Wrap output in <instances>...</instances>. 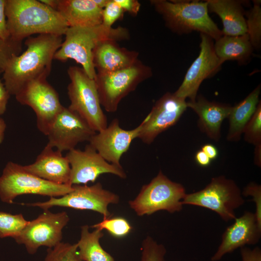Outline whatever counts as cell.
<instances>
[{"mask_svg": "<svg viewBox=\"0 0 261 261\" xmlns=\"http://www.w3.org/2000/svg\"><path fill=\"white\" fill-rule=\"evenodd\" d=\"M72 186L54 183L42 179L26 171L23 166L12 161L5 165L0 176V199L8 204L17 196L37 194L59 197L72 191Z\"/></svg>", "mask_w": 261, "mask_h": 261, "instance_id": "cell-7", "label": "cell"}, {"mask_svg": "<svg viewBox=\"0 0 261 261\" xmlns=\"http://www.w3.org/2000/svg\"><path fill=\"white\" fill-rule=\"evenodd\" d=\"M187 108L186 100L174 93H166L141 123L138 138L145 144H151L159 134L174 126Z\"/></svg>", "mask_w": 261, "mask_h": 261, "instance_id": "cell-15", "label": "cell"}, {"mask_svg": "<svg viewBox=\"0 0 261 261\" xmlns=\"http://www.w3.org/2000/svg\"><path fill=\"white\" fill-rule=\"evenodd\" d=\"M141 123L134 129H122L117 118H114L103 130L96 132L89 141L90 145L108 162L121 166L122 156L130 148L132 142L138 138Z\"/></svg>", "mask_w": 261, "mask_h": 261, "instance_id": "cell-17", "label": "cell"}, {"mask_svg": "<svg viewBox=\"0 0 261 261\" xmlns=\"http://www.w3.org/2000/svg\"><path fill=\"white\" fill-rule=\"evenodd\" d=\"M70 82L67 87L70 101L68 108L80 116L95 131L107 126V120L101 105L95 80L77 66L67 71Z\"/></svg>", "mask_w": 261, "mask_h": 261, "instance_id": "cell-5", "label": "cell"}, {"mask_svg": "<svg viewBox=\"0 0 261 261\" xmlns=\"http://www.w3.org/2000/svg\"><path fill=\"white\" fill-rule=\"evenodd\" d=\"M62 36L39 34L27 38L26 50L13 56L3 72L5 87L15 96L27 83L39 78H47L54 55L62 43Z\"/></svg>", "mask_w": 261, "mask_h": 261, "instance_id": "cell-1", "label": "cell"}, {"mask_svg": "<svg viewBox=\"0 0 261 261\" xmlns=\"http://www.w3.org/2000/svg\"><path fill=\"white\" fill-rule=\"evenodd\" d=\"M72 191L59 197H50L45 202L26 203V205L38 207L44 210L54 206H60L79 210H89L100 213L105 219L110 217L108 206L116 204L119 196L104 189L101 183L88 186L87 185H73Z\"/></svg>", "mask_w": 261, "mask_h": 261, "instance_id": "cell-10", "label": "cell"}, {"mask_svg": "<svg viewBox=\"0 0 261 261\" xmlns=\"http://www.w3.org/2000/svg\"><path fill=\"white\" fill-rule=\"evenodd\" d=\"M5 14L10 38L16 42L36 34L62 36L69 27L57 11L40 0H6Z\"/></svg>", "mask_w": 261, "mask_h": 261, "instance_id": "cell-2", "label": "cell"}, {"mask_svg": "<svg viewBox=\"0 0 261 261\" xmlns=\"http://www.w3.org/2000/svg\"><path fill=\"white\" fill-rule=\"evenodd\" d=\"M6 128V125L5 121L0 117V144L3 140Z\"/></svg>", "mask_w": 261, "mask_h": 261, "instance_id": "cell-42", "label": "cell"}, {"mask_svg": "<svg viewBox=\"0 0 261 261\" xmlns=\"http://www.w3.org/2000/svg\"><path fill=\"white\" fill-rule=\"evenodd\" d=\"M188 107L198 115V126L201 131L216 142L221 137V126L228 118L232 107L229 104L210 102L200 95L194 101L187 102Z\"/></svg>", "mask_w": 261, "mask_h": 261, "instance_id": "cell-21", "label": "cell"}, {"mask_svg": "<svg viewBox=\"0 0 261 261\" xmlns=\"http://www.w3.org/2000/svg\"><path fill=\"white\" fill-rule=\"evenodd\" d=\"M183 186L173 182L160 170L147 184L141 188L129 204L138 216L150 215L160 210L170 213L180 211L186 194Z\"/></svg>", "mask_w": 261, "mask_h": 261, "instance_id": "cell-6", "label": "cell"}, {"mask_svg": "<svg viewBox=\"0 0 261 261\" xmlns=\"http://www.w3.org/2000/svg\"><path fill=\"white\" fill-rule=\"evenodd\" d=\"M93 1L99 8L103 9L108 2L109 0H93Z\"/></svg>", "mask_w": 261, "mask_h": 261, "instance_id": "cell-44", "label": "cell"}, {"mask_svg": "<svg viewBox=\"0 0 261 261\" xmlns=\"http://www.w3.org/2000/svg\"><path fill=\"white\" fill-rule=\"evenodd\" d=\"M252 8L246 14L247 34L253 47L259 48L261 42V0H253Z\"/></svg>", "mask_w": 261, "mask_h": 261, "instance_id": "cell-27", "label": "cell"}, {"mask_svg": "<svg viewBox=\"0 0 261 261\" xmlns=\"http://www.w3.org/2000/svg\"><path fill=\"white\" fill-rule=\"evenodd\" d=\"M240 253L242 261H261V250L258 246L253 249L242 247Z\"/></svg>", "mask_w": 261, "mask_h": 261, "instance_id": "cell-38", "label": "cell"}, {"mask_svg": "<svg viewBox=\"0 0 261 261\" xmlns=\"http://www.w3.org/2000/svg\"><path fill=\"white\" fill-rule=\"evenodd\" d=\"M96 132L77 113L63 106L48 130L47 144L61 152L69 151L80 143L89 142Z\"/></svg>", "mask_w": 261, "mask_h": 261, "instance_id": "cell-13", "label": "cell"}, {"mask_svg": "<svg viewBox=\"0 0 261 261\" xmlns=\"http://www.w3.org/2000/svg\"><path fill=\"white\" fill-rule=\"evenodd\" d=\"M44 261H83L78 253L77 243L60 242L47 249Z\"/></svg>", "mask_w": 261, "mask_h": 261, "instance_id": "cell-29", "label": "cell"}, {"mask_svg": "<svg viewBox=\"0 0 261 261\" xmlns=\"http://www.w3.org/2000/svg\"><path fill=\"white\" fill-rule=\"evenodd\" d=\"M244 203L239 187L233 180L224 176L212 178L204 188L186 194L182 201L183 205H196L210 209L225 221L234 220L236 218L235 210Z\"/></svg>", "mask_w": 261, "mask_h": 261, "instance_id": "cell-8", "label": "cell"}, {"mask_svg": "<svg viewBox=\"0 0 261 261\" xmlns=\"http://www.w3.org/2000/svg\"><path fill=\"white\" fill-rule=\"evenodd\" d=\"M10 94L0 78V116L6 110L7 104Z\"/></svg>", "mask_w": 261, "mask_h": 261, "instance_id": "cell-39", "label": "cell"}, {"mask_svg": "<svg viewBox=\"0 0 261 261\" xmlns=\"http://www.w3.org/2000/svg\"><path fill=\"white\" fill-rule=\"evenodd\" d=\"M139 53L121 47L117 42L106 40L93 51V63L96 73H108L132 66L138 60Z\"/></svg>", "mask_w": 261, "mask_h": 261, "instance_id": "cell-20", "label": "cell"}, {"mask_svg": "<svg viewBox=\"0 0 261 261\" xmlns=\"http://www.w3.org/2000/svg\"><path fill=\"white\" fill-rule=\"evenodd\" d=\"M152 75L151 68L138 60L132 66L108 73H97L94 79L102 106L116 111L121 100Z\"/></svg>", "mask_w": 261, "mask_h": 261, "instance_id": "cell-9", "label": "cell"}, {"mask_svg": "<svg viewBox=\"0 0 261 261\" xmlns=\"http://www.w3.org/2000/svg\"><path fill=\"white\" fill-rule=\"evenodd\" d=\"M234 220L223 232L221 243L211 258L212 261H218L226 254L238 248L259 242L261 236V225L254 213L245 211Z\"/></svg>", "mask_w": 261, "mask_h": 261, "instance_id": "cell-18", "label": "cell"}, {"mask_svg": "<svg viewBox=\"0 0 261 261\" xmlns=\"http://www.w3.org/2000/svg\"><path fill=\"white\" fill-rule=\"evenodd\" d=\"M103 236L102 231L99 229L90 232L88 225L81 227V236L77 245L79 256L83 261H115L100 244V240Z\"/></svg>", "mask_w": 261, "mask_h": 261, "instance_id": "cell-26", "label": "cell"}, {"mask_svg": "<svg viewBox=\"0 0 261 261\" xmlns=\"http://www.w3.org/2000/svg\"><path fill=\"white\" fill-rule=\"evenodd\" d=\"M15 96L20 103L30 107L34 111L37 128L46 135L63 106L57 91L46 78H39L27 83Z\"/></svg>", "mask_w": 261, "mask_h": 261, "instance_id": "cell-12", "label": "cell"}, {"mask_svg": "<svg viewBox=\"0 0 261 261\" xmlns=\"http://www.w3.org/2000/svg\"><path fill=\"white\" fill-rule=\"evenodd\" d=\"M150 2L162 16L166 26L174 33L196 31L216 41L223 35L209 15L206 1L151 0Z\"/></svg>", "mask_w": 261, "mask_h": 261, "instance_id": "cell-4", "label": "cell"}, {"mask_svg": "<svg viewBox=\"0 0 261 261\" xmlns=\"http://www.w3.org/2000/svg\"><path fill=\"white\" fill-rule=\"evenodd\" d=\"M245 140L255 146V149H261V102L246 126L243 132Z\"/></svg>", "mask_w": 261, "mask_h": 261, "instance_id": "cell-31", "label": "cell"}, {"mask_svg": "<svg viewBox=\"0 0 261 261\" xmlns=\"http://www.w3.org/2000/svg\"><path fill=\"white\" fill-rule=\"evenodd\" d=\"M56 10L69 27H91L102 23V9L93 0H58Z\"/></svg>", "mask_w": 261, "mask_h": 261, "instance_id": "cell-22", "label": "cell"}, {"mask_svg": "<svg viewBox=\"0 0 261 261\" xmlns=\"http://www.w3.org/2000/svg\"><path fill=\"white\" fill-rule=\"evenodd\" d=\"M261 86L259 85L246 98L232 107L227 118L229 128L227 139L231 142L238 141L244 130L255 113L260 102Z\"/></svg>", "mask_w": 261, "mask_h": 261, "instance_id": "cell-24", "label": "cell"}, {"mask_svg": "<svg viewBox=\"0 0 261 261\" xmlns=\"http://www.w3.org/2000/svg\"><path fill=\"white\" fill-rule=\"evenodd\" d=\"M46 6L56 10L58 4V0H40Z\"/></svg>", "mask_w": 261, "mask_h": 261, "instance_id": "cell-43", "label": "cell"}, {"mask_svg": "<svg viewBox=\"0 0 261 261\" xmlns=\"http://www.w3.org/2000/svg\"><path fill=\"white\" fill-rule=\"evenodd\" d=\"M65 157L71 167V185L94 182L103 174H113L121 178L127 176L122 166L108 162L89 144L83 150L74 148L68 151Z\"/></svg>", "mask_w": 261, "mask_h": 261, "instance_id": "cell-14", "label": "cell"}, {"mask_svg": "<svg viewBox=\"0 0 261 261\" xmlns=\"http://www.w3.org/2000/svg\"><path fill=\"white\" fill-rule=\"evenodd\" d=\"M195 160L198 165L203 167L208 166L212 161V160L201 149L196 153Z\"/></svg>", "mask_w": 261, "mask_h": 261, "instance_id": "cell-40", "label": "cell"}, {"mask_svg": "<svg viewBox=\"0 0 261 261\" xmlns=\"http://www.w3.org/2000/svg\"><path fill=\"white\" fill-rule=\"evenodd\" d=\"M141 261H165L166 250L151 237L147 236L143 241Z\"/></svg>", "mask_w": 261, "mask_h": 261, "instance_id": "cell-32", "label": "cell"}, {"mask_svg": "<svg viewBox=\"0 0 261 261\" xmlns=\"http://www.w3.org/2000/svg\"><path fill=\"white\" fill-rule=\"evenodd\" d=\"M208 11L215 13L220 18L222 35L239 36L247 33L246 18L239 0H207Z\"/></svg>", "mask_w": 261, "mask_h": 261, "instance_id": "cell-23", "label": "cell"}, {"mask_svg": "<svg viewBox=\"0 0 261 261\" xmlns=\"http://www.w3.org/2000/svg\"><path fill=\"white\" fill-rule=\"evenodd\" d=\"M214 46L215 53L222 63L227 60L246 61L251 56L253 48L247 33L222 36L216 41Z\"/></svg>", "mask_w": 261, "mask_h": 261, "instance_id": "cell-25", "label": "cell"}, {"mask_svg": "<svg viewBox=\"0 0 261 261\" xmlns=\"http://www.w3.org/2000/svg\"><path fill=\"white\" fill-rule=\"evenodd\" d=\"M125 12L115 0H109L102 12V24L108 28L122 18Z\"/></svg>", "mask_w": 261, "mask_h": 261, "instance_id": "cell-34", "label": "cell"}, {"mask_svg": "<svg viewBox=\"0 0 261 261\" xmlns=\"http://www.w3.org/2000/svg\"><path fill=\"white\" fill-rule=\"evenodd\" d=\"M46 145L32 164L23 166L30 173L49 182L71 185V167L67 158L59 150ZM72 186V185H71Z\"/></svg>", "mask_w": 261, "mask_h": 261, "instance_id": "cell-19", "label": "cell"}, {"mask_svg": "<svg viewBox=\"0 0 261 261\" xmlns=\"http://www.w3.org/2000/svg\"><path fill=\"white\" fill-rule=\"evenodd\" d=\"M95 229L106 230L112 236L122 238L127 235L132 230V227L129 222L121 217L107 218L91 226Z\"/></svg>", "mask_w": 261, "mask_h": 261, "instance_id": "cell-30", "label": "cell"}, {"mask_svg": "<svg viewBox=\"0 0 261 261\" xmlns=\"http://www.w3.org/2000/svg\"><path fill=\"white\" fill-rule=\"evenodd\" d=\"M5 3L6 0H0V38L6 41L11 38L7 25Z\"/></svg>", "mask_w": 261, "mask_h": 261, "instance_id": "cell-36", "label": "cell"}, {"mask_svg": "<svg viewBox=\"0 0 261 261\" xmlns=\"http://www.w3.org/2000/svg\"><path fill=\"white\" fill-rule=\"evenodd\" d=\"M2 73V72L1 71H0V75L1 73Z\"/></svg>", "mask_w": 261, "mask_h": 261, "instance_id": "cell-45", "label": "cell"}, {"mask_svg": "<svg viewBox=\"0 0 261 261\" xmlns=\"http://www.w3.org/2000/svg\"><path fill=\"white\" fill-rule=\"evenodd\" d=\"M200 51L188 70L183 81L174 94L177 97L194 101L203 81L216 74L222 63L216 55L213 39L201 33Z\"/></svg>", "mask_w": 261, "mask_h": 261, "instance_id": "cell-16", "label": "cell"}, {"mask_svg": "<svg viewBox=\"0 0 261 261\" xmlns=\"http://www.w3.org/2000/svg\"><path fill=\"white\" fill-rule=\"evenodd\" d=\"M242 194L244 196H251L255 204L254 213L259 224L261 225V186L255 182H250L243 189Z\"/></svg>", "mask_w": 261, "mask_h": 261, "instance_id": "cell-35", "label": "cell"}, {"mask_svg": "<svg viewBox=\"0 0 261 261\" xmlns=\"http://www.w3.org/2000/svg\"><path fill=\"white\" fill-rule=\"evenodd\" d=\"M70 218L66 212L53 213L44 210L36 218L29 221L20 234L14 239L23 245L27 252L34 254L42 246L52 248L61 242L62 230Z\"/></svg>", "mask_w": 261, "mask_h": 261, "instance_id": "cell-11", "label": "cell"}, {"mask_svg": "<svg viewBox=\"0 0 261 261\" xmlns=\"http://www.w3.org/2000/svg\"><path fill=\"white\" fill-rule=\"evenodd\" d=\"M201 150L212 160L217 158L218 151L217 148L213 145L207 144L203 145Z\"/></svg>", "mask_w": 261, "mask_h": 261, "instance_id": "cell-41", "label": "cell"}, {"mask_svg": "<svg viewBox=\"0 0 261 261\" xmlns=\"http://www.w3.org/2000/svg\"><path fill=\"white\" fill-rule=\"evenodd\" d=\"M124 11L136 15L139 12L141 4L137 0H115Z\"/></svg>", "mask_w": 261, "mask_h": 261, "instance_id": "cell-37", "label": "cell"}, {"mask_svg": "<svg viewBox=\"0 0 261 261\" xmlns=\"http://www.w3.org/2000/svg\"><path fill=\"white\" fill-rule=\"evenodd\" d=\"M64 35L65 40L56 52L54 59L62 62L74 60L93 79L97 73L93 63V51L97 45L106 40L117 42L130 38L126 28H108L102 24L91 27H69Z\"/></svg>", "mask_w": 261, "mask_h": 261, "instance_id": "cell-3", "label": "cell"}, {"mask_svg": "<svg viewBox=\"0 0 261 261\" xmlns=\"http://www.w3.org/2000/svg\"><path fill=\"white\" fill-rule=\"evenodd\" d=\"M22 50V43L14 41L11 39L3 40L0 38V71L2 73L10 58L19 55Z\"/></svg>", "mask_w": 261, "mask_h": 261, "instance_id": "cell-33", "label": "cell"}, {"mask_svg": "<svg viewBox=\"0 0 261 261\" xmlns=\"http://www.w3.org/2000/svg\"><path fill=\"white\" fill-rule=\"evenodd\" d=\"M22 214L13 215L0 211V238L14 239L28 224Z\"/></svg>", "mask_w": 261, "mask_h": 261, "instance_id": "cell-28", "label": "cell"}]
</instances>
